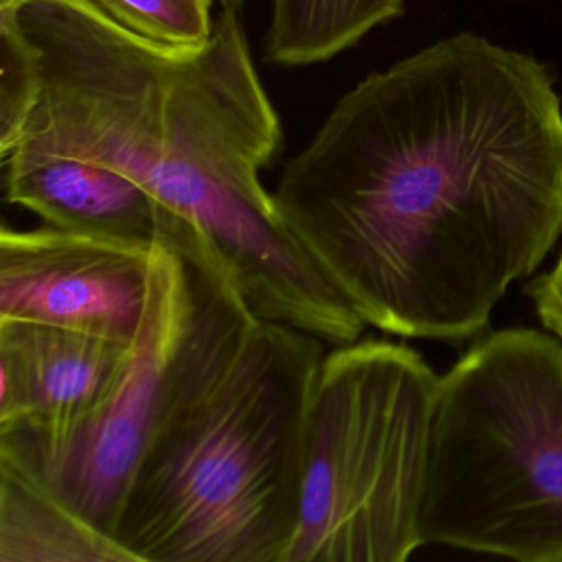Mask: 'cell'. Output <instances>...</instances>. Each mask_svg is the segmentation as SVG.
Instances as JSON below:
<instances>
[{
	"label": "cell",
	"instance_id": "cell-1",
	"mask_svg": "<svg viewBox=\"0 0 562 562\" xmlns=\"http://www.w3.org/2000/svg\"><path fill=\"white\" fill-rule=\"evenodd\" d=\"M272 195L364 324L465 340L562 236L561 100L544 65L463 32L344 94Z\"/></svg>",
	"mask_w": 562,
	"mask_h": 562
},
{
	"label": "cell",
	"instance_id": "cell-2",
	"mask_svg": "<svg viewBox=\"0 0 562 562\" xmlns=\"http://www.w3.org/2000/svg\"><path fill=\"white\" fill-rule=\"evenodd\" d=\"M21 21L41 48L44 88L8 157L126 173L195 229L256 317L335 347L363 335L259 179L284 136L238 8H223L195 50L144 41L94 0H34Z\"/></svg>",
	"mask_w": 562,
	"mask_h": 562
},
{
	"label": "cell",
	"instance_id": "cell-3",
	"mask_svg": "<svg viewBox=\"0 0 562 562\" xmlns=\"http://www.w3.org/2000/svg\"><path fill=\"white\" fill-rule=\"evenodd\" d=\"M187 266L192 322L114 539L136 562H288L325 341L256 317L215 258Z\"/></svg>",
	"mask_w": 562,
	"mask_h": 562
},
{
	"label": "cell",
	"instance_id": "cell-4",
	"mask_svg": "<svg viewBox=\"0 0 562 562\" xmlns=\"http://www.w3.org/2000/svg\"><path fill=\"white\" fill-rule=\"evenodd\" d=\"M423 544L562 562V341L505 328L437 384Z\"/></svg>",
	"mask_w": 562,
	"mask_h": 562
},
{
	"label": "cell",
	"instance_id": "cell-5",
	"mask_svg": "<svg viewBox=\"0 0 562 562\" xmlns=\"http://www.w3.org/2000/svg\"><path fill=\"white\" fill-rule=\"evenodd\" d=\"M437 384L427 361L394 341L357 340L325 355L288 562H403L424 546Z\"/></svg>",
	"mask_w": 562,
	"mask_h": 562
},
{
	"label": "cell",
	"instance_id": "cell-6",
	"mask_svg": "<svg viewBox=\"0 0 562 562\" xmlns=\"http://www.w3.org/2000/svg\"><path fill=\"white\" fill-rule=\"evenodd\" d=\"M193 308L189 266L157 243L143 324L103 400L60 439L0 442V462L47 483L114 538L127 490L166 406Z\"/></svg>",
	"mask_w": 562,
	"mask_h": 562
},
{
	"label": "cell",
	"instance_id": "cell-7",
	"mask_svg": "<svg viewBox=\"0 0 562 562\" xmlns=\"http://www.w3.org/2000/svg\"><path fill=\"white\" fill-rule=\"evenodd\" d=\"M157 243L45 228L0 232V318L133 344Z\"/></svg>",
	"mask_w": 562,
	"mask_h": 562
},
{
	"label": "cell",
	"instance_id": "cell-8",
	"mask_svg": "<svg viewBox=\"0 0 562 562\" xmlns=\"http://www.w3.org/2000/svg\"><path fill=\"white\" fill-rule=\"evenodd\" d=\"M131 345L0 318V442L60 439L103 400Z\"/></svg>",
	"mask_w": 562,
	"mask_h": 562
},
{
	"label": "cell",
	"instance_id": "cell-9",
	"mask_svg": "<svg viewBox=\"0 0 562 562\" xmlns=\"http://www.w3.org/2000/svg\"><path fill=\"white\" fill-rule=\"evenodd\" d=\"M2 167L9 202L54 228L160 243L176 252L202 239L146 187L110 167L70 157L24 156L8 157Z\"/></svg>",
	"mask_w": 562,
	"mask_h": 562
},
{
	"label": "cell",
	"instance_id": "cell-10",
	"mask_svg": "<svg viewBox=\"0 0 562 562\" xmlns=\"http://www.w3.org/2000/svg\"><path fill=\"white\" fill-rule=\"evenodd\" d=\"M0 562H136L47 483L0 462Z\"/></svg>",
	"mask_w": 562,
	"mask_h": 562
},
{
	"label": "cell",
	"instance_id": "cell-11",
	"mask_svg": "<svg viewBox=\"0 0 562 562\" xmlns=\"http://www.w3.org/2000/svg\"><path fill=\"white\" fill-rule=\"evenodd\" d=\"M44 88L42 52L21 14H0V157L18 146Z\"/></svg>",
	"mask_w": 562,
	"mask_h": 562
},
{
	"label": "cell",
	"instance_id": "cell-12",
	"mask_svg": "<svg viewBox=\"0 0 562 562\" xmlns=\"http://www.w3.org/2000/svg\"><path fill=\"white\" fill-rule=\"evenodd\" d=\"M117 24L170 50H195L215 29L212 0H94Z\"/></svg>",
	"mask_w": 562,
	"mask_h": 562
},
{
	"label": "cell",
	"instance_id": "cell-13",
	"mask_svg": "<svg viewBox=\"0 0 562 562\" xmlns=\"http://www.w3.org/2000/svg\"><path fill=\"white\" fill-rule=\"evenodd\" d=\"M528 295L542 327L562 341V252L551 271L529 284Z\"/></svg>",
	"mask_w": 562,
	"mask_h": 562
},
{
	"label": "cell",
	"instance_id": "cell-14",
	"mask_svg": "<svg viewBox=\"0 0 562 562\" xmlns=\"http://www.w3.org/2000/svg\"><path fill=\"white\" fill-rule=\"evenodd\" d=\"M34 0H0V14H21Z\"/></svg>",
	"mask_w": 562,
	"mask_h": 562
},
{
	"label": "cell",
	"instance_id": "cell-15",
	"mask_svg": "<svg viewBox=\"0 0 562 562\" xmlns=\"http://www.w3.org/2000/svg\"><path fill=\"white\" fill-rule=\"evenodd\" d=\"M218 2L223 5V8H239L243 0H218Z\"/></svg>",
	"mask_w": 562,
	"mask_h": 562
}]
</instances>
